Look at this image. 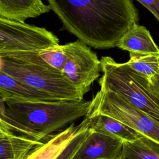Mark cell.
I'll list each match as a JSON object with an SVG mask.
<instances>
[{"instance_id":"2","label":"cell","mask_w":159,"mask_h":159,"mask_svg":"<svg viewBox=\"0 0 159 159\" xmlns=\"http://www.w3.org/2000/svg\"><path fill=\"white\" fill-rule=\"evenodd\" d=\"M9 117L45 137L76 120L86 117L91 101H27L2 99Z\"/></svg>"},{"instance_id":"14","label":"cell","mask_w":159,"mask_h":159,"mask_svg":"<svg viewBox=\"0 0 159 159\" xmlns=\"http://www.w3.org/2000/svg\"><path fill=\"white\" fill-rule=\"evenodd\" d=\"M44 142L27 136L13 134L0 138V159H24Z\"/></svg>"},{"instance_id":"19","label":"cell","mask_w":159,"mask_h":159,"mask_svg":"<svg viewBox=\"0 0 159 159\" xmlns=\"http://www.w3.org/2000/svg\"><path fill=\"white\" fill-rule=\"evenodd\" d=\"M149 10L159 21V0H137Z\"/></svg>"},{"instance_id":"18","label":"cell","mask_w":159,"mask_h":159,"mask_svg":"<svg viewBox=\"0 0 159 159\" xmlns=\"http://www.w3.org/2000/svg\"><path fill=\"white\" fill-rule=\"evenodd\" d=\"M84 118L86 119V122L83 127L73 137V138L69 142V143L55 159H73L75 154L88 133V119L86 117H84Z\"/></svg>"},{"instance_id":"13","label":"cell","mask_w":159,"mask_h":159,"mask_svg":"<svg viewBox=\"0 0 159 159\" xmlns=\"http://www.w3.org/2000/svg\"><path fill=\"white\" fill-rule=\"evenodd\" d=\"M86 117L90 128L112 135L124 142L134 140L143 136L121 121L107 115L98 114Z\"/></svg>"},{"instance_id":"7","label":"cell","mask_w":159,"mask_h":159,"mask_svg":"<svg viewBox=\"0 0 159 159\" xmlns=\"http://www.w3.org/2000/svg\"><path fill=\"white\" fill-rule=\"evenodd\" d=\"M64 47L65 62L61 72L84 95L100 75V60L88 45L78 39L65 44Z\"/></svg>"},{"instance_id":"9","label":"cell","mask_w":159,"mask_h":159,"mask_svg":"<svg viewBox=\"0 0 159 159\" xmlns=\"http://www.w3.org/2000/svg\"><path fill=\"white\" fill-rule=\"evenodd\" d=\"M85 122L84 118L76 125L73 123L61 132L53 135L46 142L34 148L24 159H55L81 129Z\"/></svg>"},{"instance_id":"1","label":"cell","mask_w":159,"mask_h":159,"mask_svg":"<svg viewBox=\"0 0 159 159\" xmlns=\"http://www.w3.org/2000/svg\"><path fill=\"white\" fill-rule=\"evenodd\" d=\"M65 28L97 49L117 47L122 36L139 22L132 0H47Z\"/></svg>"},{"instance_id":"16","label":"cell","mask_w":159,"mask_h":159,"mask_svg":"<svg viewBox=\"0 0 159 159\" xmlns=\"http://www.w3.org/2000/svg\"><path fill=\"white\" fill-rule=\"evenodd\" d=\"M130 59L125 62L132 70L148 81L159 73V54L129 52Z\"/></svg>"},{"instance_id":"15","label":"cell","mask_w":159,"mask_h":159,"mask_svg":"<svg viewBox=\"0 0 159 159\" xmlns=\"http://www.w3.org/2000/svg\"><path fill=\"white\" fill-rule=\"evenodd\" d=\"M119 159H159V143L145 136L125 141Z\"/></svg>"},{"instance_id":"3","label":"cell","mask_w":159,"mask_h":159,"mask_svg":"<svg viewBox=\"0 0 159 159\" xmlns=\"http://www.w3.org/2000/svg\"><path fill=\"white\" fill-rule=\"evenodd\" d=\"M102 75L100 89L112 91L159 121V100L150 92L148 80L126 63H117L110 57L101 60Z\"/></svg>"},{"instance_id":"8","label":"cell","mask_w":159,"mask_h":159,"mask_svg":"<svg viewBox=\"0 0 159 159\" xmlns=\"http://www.w3.org/2000/svg\"><path fill=\"white\" fill-rule=\"evenodd\" d=\"M123 143L119 138L89 127L73 159H119Z\"/></svg>"},{"instance_id":"4","label":"cell","mask_w":159,"mask_h":159,"mask_svg":"<svg viewBox=\"0 0 159 159\" xmlns=\"http://www.w3.org/2000/svg\"><path fill=\"white\" fill-rule=\"evenodd\" d=\"M0 70L57 100H81L84 94L63 75L45 66L0 57Z\"/></svg>"},{"instance_id":"12","label":"cell","mask_w":159,"mask_h":159,"mask_svg":"<svg viewBox=\"0 0 159 159\" xmlns=\"http://www.w3.org/2000/svg\"><path fill=\"white\" fill-rule=\"evenodd\" d=\"M0 98L27 101H57L53 97L35 90L0 70Z\"/></svg>"},{"instance_id":"17","label":"cell","mask_w":159,"mask_h":159,"mask_svg":"<svg viewBox=\"0 0 159 159\" xmlns=\"http://www.w3.org/2000/svg\"><path fill=\"white\" fill-rule=\"evenodd\" d=\"M43 61L52 69L61 71L65 62L64 45H57L39 51Z\"/></svg>"},{"instance_id":"22","label":"cell","mask_w":159,"mask_h":159,"mask_svg":"<svg viewBox=\"0 0 159 159\" xmlns=\"http://www.w3.org/2000/svg\"><path fill=\"white\" fill-rule=\"evenodd\" d=\"M1 128H2V127H1Z\"/></svg>"},{"instance_id":"21","label":"cell","mask_w":159,"mask_h":159,"mask_svg":"<svg viewBox=\"0 0 159 159\" xmlns=\"http://www.w3.org/2000/svg\"><path fill=\"white\" fill-rule=\"evenodd\" d=\"M13 134H14L9 133V132H8L7 131L5 130L4 129H2L0 127V138L4 137H6V136H8V135H13Z\"/></svg>"},{"instance_id":"20","label":"cell","mask_w":159,"mask_h":159,"mask_svg":"<svg viewBox=\"0 0 159 159\" xmlns=\"http://www.w3.org/2000/svg\"><path fill=\"white\" fill-rule=\"evenodd\" d=\"M148 87L152 94L159 100V73L148 81Z\"/></svg>"},{"instance_id":"6","label":"cell","mask_w":159,"mask_h":159,"mask_svg":"<svg viewBox=\"0 0 159 159\" xmlns=\"http://www.w3.org/2000/svg\"><path fill=\"white\" fill-rule=\"evenodd\" d=\"M58 44V37L44 27L0 16V53L40 50Z\"/></svg>"},{"instance_id":"5","label":"cell","mask_w":159,"mask_h":159,"mask_svg":"<svg viewBox=\"0 0 159 159\" xmlns=\"http://www.w3.org/2000/svg\"><path fill=\"white\" fill-rule=\"evenodd\" d=\"M98 114L115 118L159 143V121L112 91L100 89L91 101L86 116Z\"/></svg>"},{"instance_id":"10","label":"cell","mask_w":159,"mask_h":159,"mask_svg":"<svg viewBox=\"0 0 159 159\" xmlns=\"http://www.w3.org/2000/svg\"><path fill=\"white\" fill-rule=\"evenodd\" d=\"M51 10L42 0H0V16L24 22Z\"/></svg>"},{"instance_id":"11","label":"cell","mask_w":159,"mask_h":159,"mask_svg":"<svg viewBox=\"0 0 159 159\" xmlns=\"http://www.w3.org/2000/svg\"><path fill=\"white\" fill-rule=\"evenodd\" d=\"M117 47L129 52L159 54V47L150 32L142 25H134L120 39Z\"/></svg>"}]
</instances>
